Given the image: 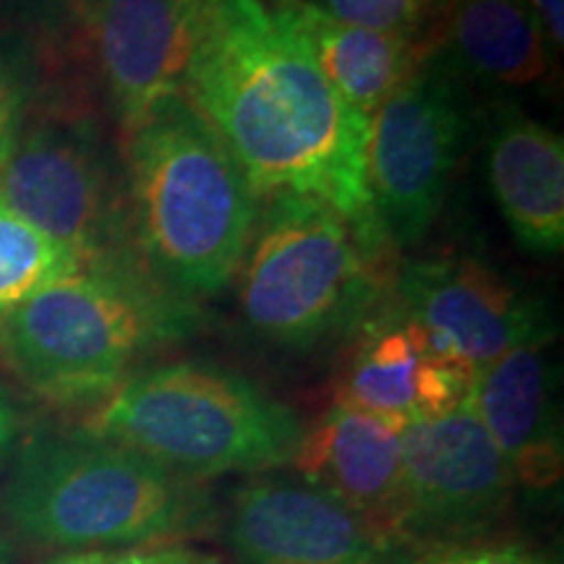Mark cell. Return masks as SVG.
I'll list each match as a JSON object with an SVG mask.
<instances>
[{"label": "cell", "mask_w": 564, "mask_h": 564, "mask_svg": "<svg viewBox=\"0 0 564 564\" xmlns=\"http://www.w3.org/2000/svg\"><path fill=\"white\" fill-rule=\"evenodd\" d=\"M183 97L223 139L257 199L295 194L329 204L382 251L366 178L369 118L337 95L272 6L202 0Z\"/></svg>", "instance_id": "cell-1"}, {"label": "cell", "mask_w": 564, "mask_h": 564, "mask_svg": "<svg viewBox=\"0 0 564 564\" xmlns=\"http://www.w3.org/2000/svg\"><path fill=\"white\" fill-rule=\"evenodd\" d=\"M131 228L147 264L186 299L232 280L257 228V194L186 97L126 133Z\"/></svg>", "instance_id": "cell-2"}, {"label": "cell", "mask_w": 564, "mask_h": 564, "mask_svg": "<svg viewBox=\"0 0 564 564\" xmlns=\"http://www.w3.org/2000/svg\"><path fill=\"white\" fill-rule=\"evenodd\" d=\"M3 510L24 539L61 552L175 544L217 525L199 481L89 432L30 444Z\"/></svg>", "instance_id": "cell-3"}, {"label": "cell", "mask_w": 564, "mask_h": 564, "mask_svg": "<svg viewBox=\"0 0 564 564\" xmlns=\"http://www.w3.org/2000/svg\"><path fill=\"white\" fill-rule=\"evenodd\" d=\"M84 432L199 481L293 465L306 426L251 379L204 364H167L126 379Z\"/></svg>", "instance_id": "cell-4"}, {"label": "cell", "mask_w": 564, "mask_h": 564, "mask_svg": "<svg viewBox=\"0 0 564 564\" xmlns=\"http://www.w3.org/2000/svg\"><path fill=\"white\" fill-rule=\"evenodd\" d=\"M171 327L131 267H84L0 314V364L45 403L102 405Z\"/></svg>", "instance_id": "cell-5"}, {"label": "cell", "mask_w": 564, "mask_h": 564, "mask_svg": "<svg viewBox=\"0 0 564 564\" xmlns=\"http://www.w3.org/2000/svg\"><path fill=\"white\" fill-rule=\"evenodd\" d=\"M377 253L329 204L272 196L238 267L243 324L285 350L316 348L361 327L379 293Z\"/></svg>", "instance_id": "cell-6"}, {"label": "cell", "mask_w": 564, "mask_h": 564, "mask_svg": "<svg viewBox=\"0 0 564 564\" xmlns=\"http://www.w3.org/2000/svg\"><path fill=\"white\" fill-rule=\"evenodd\" d=\"M457 76L426 45L411 79L369 118L366 178L390 246L419 243L447 199L465 139Z\"/></svg>", "instance_id": "cell-7"}, {"label": "cell", "mask_w": 564, "mask_h": 564, "mask_svg": "<svg viewBox=\"0 0 564 564\" xmlns=\"http://www.w3.org/2000/svg\"><path fill=\"white\" fill-rule=\"evenodd\" d=\"M0 199L79 253L84 267L123 262L126 209L91 133L61 118L26 123L0 167Z\"/></svg>", "instance_id": "cell-8"}, {"label": "cell", "mask_w": 564, "mask_h": 564, "mask_svg": "<svg viewBox=\"0 0 564 564\" xmlns=\"http://www.w3.org/2000/svg\"><path fill=\"white\" fill-rule=\"evenodd\" d=\"M512 486L470 400L436 419H415L403 429L400 541H481L510 510Z\"/></svg>", "instance_id": "cell-9"}, {"label": "cell", "mask_w": 564, "mask_h": 564, "mask_svg": "<svg viewBox=\"0 0 564 564\" xmlns=\"http://www.w3.org/2000/svg\"><path fill=\"white\" fill-rule=\"evenodd\" d=\"M76 13L126 133L183 97L202 0H76Z\"/></svg>", "instance_id": "cell-10"}, {"label": "cell", "mask_w": 564, "mask_h": 564, "mask_svg": "<svg viewBox=\"0 0 564 564\" xmlns=\"http://www.w3.org/2000/svg\"><path fill=\"white\" fill-rule=\"evenodd\" d=\"M398 291L403 314L426 333L429 345L476 371L514 345L552 335L544 306L478 259L413 262L400 274Z\"/></svg>", "instance_id": "cell-11"}, {"label": "cell", "mask_w": 564, "mask_h": 564, "mask_svg": "<svg viewBox=\"0 0 564 564\" xmlns=\"http://www.w3.org/2000/svg\"><path fill=\"white\" fill-rule=\"evenodd\" d=\"M228 541L238 564H382L387 541L358 512L303 478L236 491Z\"/></svg>", "instance_id": "cell-12"}, {"label": "cell", "mask_w": 564, "mask_h": 564, "mask_svg": "<svg viewBox=\"0 0 564 564\" xmlns=\"http://www.w3.org/2000/svg\"><path fill=\"white\" fill-rule=\"evenodd\" d=\"M474 373V366L460 358L436 352L411 316L392 312L364 324L337 403L408 426L463 405Z\"/></svg>", "instance_id": "cell-13"}, {"label": "cell", "mask_w": 564, "mask_h": 564, "mask_svg": "<svg viewBox=\"0 0 564 564\" xmlns=\"http://www.w3.org/2000/svg\"><path fill=\"white\" fill-rule=\"evenodd\" d=\"M403 423L337 403L306 429L293 465L358 512L387 544L400 541L403 510Z\"/></svg>", "instance_id": "cell-14"}, {"label": "cell", "mask_w": 564, "mask_h": 564, "mask_svg": "<svg viewBox=\"0 0 564 564\" xmlns=\"http://www.w3.org/2000/svg\"><path fill=\"white\" fill-rule=\"evenodd\" d=\"M552 337H531L486 364L474 373L468 394L514 484L528 489H549L562 476Z\"/></svg>", "instance_id": "cell-15"}, {"label": "cell", "mask_w": 564, "mask_h": 564, "mask_svg": "<svg viewBox=\"0 0 564 564\" xmlns=\"http://www.w3.org/2000/svg\"><path fill=\"white\" fill-rule=\"evenodd\" d=\"M489 186L507 228L523 249L560 253L564 246V141L549 126L507 110L486 154Z\"/></svg>", "instance_id": "cell-16"}, {"label": "cell", "mask_w": 564, "mask_h": 564, "mask_svg": "<svg viewBox=\"0 0 564 564\" xmlns=\"http://www.w3.org/2000/svg\"><path fill=\"white\" fill-rule=\"evenodd\" d=\"M426 45L457 74L505 87H531L554 61L528 0H442Z\"/></svg>", "instance_id": "cell-17"}, {"label": "cell", "mask_w": 564, "mask_h": 564, "mask_svg": "<svg viewBox=\"0 0 564 564\" xmlns=\"http://www.w3.org/2000/svg\"><path fill=\"white\" fill-rule=\"evenodd\" d=\"M272 11L306 42L337 95L371 118L419 68L426 42L343 24L308 0H274Z\"/></svg>", "instance_id": "cell-18"}, {"label": "cell", "mask_w": 564, "mask_h": 564, "mask_svg": "<svg viewBox=\"0 0 564 564\" xmlns=\"http://www.w3.org/2000/svg\"><path fill=\"white\" fill-rule=\"evenodd\" d=\"M79 270V253L34 228L0 199V314Z\"/></svg>", "instance_id": "cell-19"}, {"label": "cell", "mask_w": 564, "mask_h": 564, "mask_svg": "<svg viewBox=\"0 0 564 564\" xmlns=\"http://www.w3.org/2000/svg\"><path fill=\"white\" fill-rule=\"evenodd\" d=\"M343 24L426 42L442 0H308Z\"/></svg>", "instance_id": "cell-20"}, {"label": "cell", "mask_w": 564, "mask_h": 564, "mask_svg": "<svg viewBox=\"0 0 564 564\" xmlns=\"http://www.w3.org/2000/svg\"><path fill=\"white\" fill-rule=\"evenodd\" d=\"M382 564H552L531 549L491 541H440V544H400L387 546Z\"/></svg>", "instance_id": "cell-21"}, {"label": "cell", "mask_w": 564, "mask_h": 564, "mask_svg": "<svg viewBox=\"0 0 564 564\" xmlns=\"http://www.w3.org/2000/svg\"><path fill=\"white\" fill-rule=\"evenodd\" d=\"M30 112V79L21 61L0 45V167L26 129Z\"/></svg>", "instance_id": "cell-22"}, {"label": "cell", "mask_w": 564, "mask_h": 564, "mask_svg": "<svg viewBox=\"0 0 564 564\" xmlns=\"http://www.w3.org/2000/svg\"><path fill=\"white\" fill-rule=\"evenodd\" d=\"M45 564H220L215 554L183 544L87 549V552H61Z\"/></svg>", "instance_id": "cell-23"}, {"label": "cell", "mask_w": 564, "mask_h": 564, "mask_svg": "<svg viewBox=\"0 0 564 564\" xmlns=\"http://www.w3.org/2000/svg\"><path fill=\"white\" fill-rule=\"evenodd\" d=\"M528 6L539 21L552 58H560L564 45V0H528Z\"/></svg>", "instance_id": "cell-24"}, {"label": "cell", "mask_w": 564, "mask_h": 564, "mask_svg": "<svg viewBox=\"0 0 564 564\" xmlns=\"http://www.w3.org/2000/svg\"><path fill=\"white\" fill-rule=\"evenodd\" d=\"M13 440H17V411H13L9 398L0 392V460L11 449Z\"/></svg>", "instance_id": "cell-25"}, {"label": "cell", "mask_w": 564, "mask_h": 564, "mask_svg": "<svg viewBox=\"0 0 564 564\" xmlns=\"http://www.w3.org/2000/svg\"><path fill=\"white\" fill-rule=\"evenodd\" d=\"M53 3L55 0H0V6H3V9L19 11V13H24V17H37V13L51 11Z\"/></svg>", "instance_id": "cell-26"}, {"label": "cell", "mask_w": 564, "mask_h": 564, "mask_svg": "<svg viewBox=\"0 0 564 564\" xmlns=\"http://www.w3.org/2000/svg\"><path fill=\"white\" fill-rule=\"evenodd\" d=\"M0 564H13V552L3 535H0Z\"/></svg>", "instance_id": "cell-27"}]
</instances>
